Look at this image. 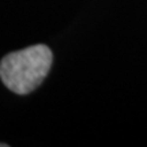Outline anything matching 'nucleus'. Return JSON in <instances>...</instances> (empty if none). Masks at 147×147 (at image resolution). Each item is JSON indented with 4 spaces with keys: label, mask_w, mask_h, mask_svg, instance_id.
Masks as SVG:
<instances>
[{
    "label": "nucleus",
    "mask_w": 147,
    "mask_h": 147,
    "mask_svg": "<svg viewBox=\"0 0 147 147\" xmlns=\"http://www.w3.org/2000/svg\"><path fill=\"white\" fill-rule=\"evenodd\" d=\"M52 52L47 45H34L8 53L0 63V78L16 94L36 90L52 65Z\"/></svg>",
    "instance_id": "obj_1"
},
{
    "label": "nucleus",
    "mask_w": 147,
    "mask_h": 147,
    "mask_svg": "<svg viewBox=\"0 0 147 147\" xmlns=\"http://www.w3.org/2000/svg\"><path fill=\"white\" fill-rule=\"evenodd\" d=\"M7 144H3V143H0V147H5Z\"/></svg>",
    "instance_id": "obj_2"
}]
</instances>
